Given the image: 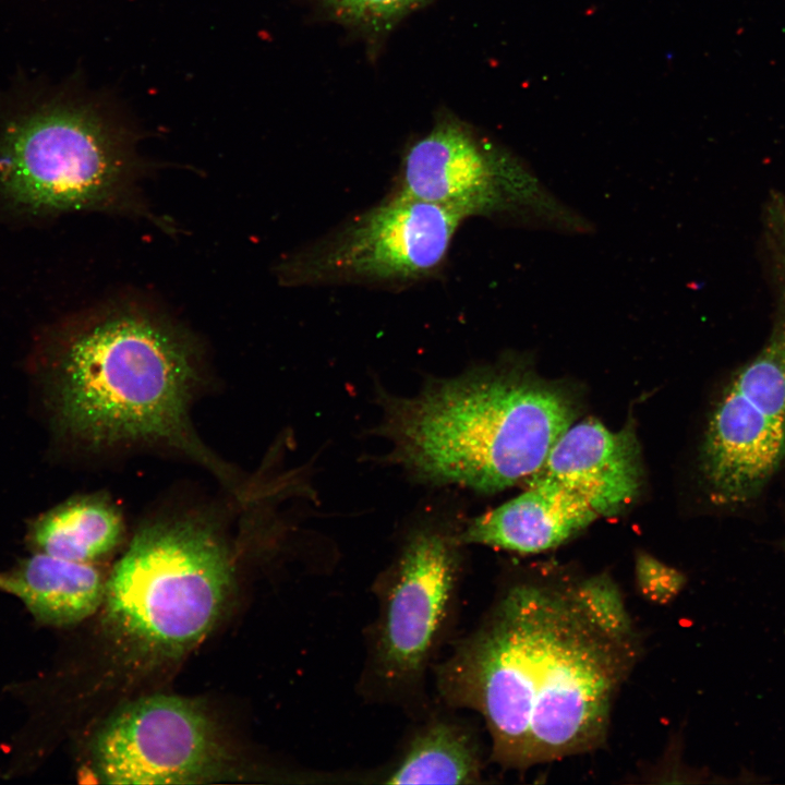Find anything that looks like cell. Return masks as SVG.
I'll use <instances>...</instances> for the list:
<instances>
[{
    "mask_svg": "<svg viewBox=\"0 0 785 785\" xmlns=\"http://www.w3.org/2000/svg\"><path fill=\"white\" fill-rule=\"evenodd\" d=\"M639 651L609 577L526 579L432 671L442 705L481 715L492 759L526 769L602 745Z\"/></svg>",
    "mask_w": 785,
    "mask_h": 785,
    "instance_id": "cell-1",
    "label": "cell"
},
{
    "mask_svg": "<svg viewBox=\"0 0 785 785\" xmlns=\"http://www.w3.org/2000/svg\"><path fill=\"white\" fill-rule=\"evenodd\" d=\"M61 426L87 447H160L240 481L195 434L190 408L200 379L194 337L157 309L119 299L75 315L52 335Z\"/></svg>",
    "mask_w": 785,
    "mask_h": 785,
    "instance_id": "cell-2",
    "label": "cell"
},
{
    "mask_svg": "<svg viewBox=\"0 0 785 785\" xmlns=\"http://www.w3.org/2000/svg\"><path fill=\"white\" fill-rule=\"evenodd\" d=\"M392 459L421 481L492 493L531 478L573 423L561 387L515 366H490L383 399Z\"/></svg>",
    "mask_w": 785,
    "mask_h": 785,
    "instance_id": "cell-3",
    "label": "cell"
},
{
    "mask_svg": "<svg viewBox=\"0 0 785 785\" xmlns=\"http://www.w3.org/2000/svg\"><path fill=\"white\" fill-rule=\"evenodd\" d=\"M232 585L231 554L216 522L160 517L141 527L105 581V623L132 657L176 659L215 627Z\"/></svg>",
    "mask_w": 785,
    "mask_h": 785,
    "instance_id": "cell-4",
    "label": "cell"
},
{
    "mask_svg": "<svg viewBox=\"0 0 785 785\" xmlns=\"http://www.w3.org/2000/svg\"><path fill=\"white\" fill-rule=\"evenodd\" d=\"M143 167L129 130L84 97L55 96L0 126V197L24 213L141 215Z\"/></svg>",
    "mask_w": 785,
    "mask_h": 785,
    "instance_id": "cell-5",
    "label": "cell"
},
{
    "mask_svg": "<svg viewBox=\"0 0 785 785\" xmlns=\"http://www.w3.org/2000/svg\"><path fill=\"white\" fill-rule=\"evenodd\" d=\"M463 546L459 531L418 528L375 579L359 686L365 698L426 711L425 680L454 625Z\"/></svg>",
    "mask_w": 785,
    "mask_h": 785,
    "instance_id": "cell-6",
    "label": "cell"
},
{
    "mask_svg": "<svg viewBox=\"0 0 785 785\" xmlns=\"http://www.w3.org/2000/svg\"><path fill=\"white\" fill-rule=\"evenodd\" d=\"M773 292L769 335L728 378L709 419L701 471L712 500L742 508L785 467V224L762 238Z\"/></svg>",
    "mask_w": 785,
    "mask_h": 785,
    "instance_id": "cell-7",
    "label": "cell"
},
{
    "mask_svg": "<svg viewBox=\"0 0 785 785\" xmlns=\"http://www.w3.org/2000/svg\"><path fill=\"white\" fill-rule=\"evenodd\" d=\"M392 191L464 220L481 217L570 232L590 228L519 156L445 107L404 147Z\"/></svg>",
    "mask_w": 785,
    "mask_h": 785,
    "instance_id": "cell-8",
    "label": "cell"
},
{
    "mask_svg": "<svg viewBox=\"0 0 785 785\" xmlns=\"http://www.w3.org/2000/svg\"><path fill=\"white\" fill-rule=\"evenodd\" d=\"M463 221L438 205L391 191L281 259L276 275L288 287L403 288L444 270Z\"/></svg>",
    "mask_w": 785,
    "mask_h": 785,
    "instance_id": "cell-9",
    "label": "cell"
},
{
    "mask_svg": "<svg viewBox=\"0 0 785 785\" xmlns=\"http://www.w3.org/2000/svg\"><path fill=\"white\" fill-rule=\"evenodd\" d=\"M97 776L107 784H190L225 776L230 756L207 713L170 695L120 709L93 742Z\"/></svg>",
    "mask_w": 785,
    "mask_h": 785,
    "instance_id": "cell-10",
    "label": "cell"
},
{
    "mask_svg": "<svg viewBox=\"0 0 785 785\" xmlns=\"http://www.w3.org/2000/svg\"><path fill=\"white\" fill-rule=\"evenodd\" d=\"M531 478L554 482L600 516L617 514L636 497L641 480L631 427L612 431L595 420L571 424Z\"/></svg>",
    "mask_w": 785,
    "mask_h": 785,
    "instance_id": "cell-11",
    "label": "cell"
},
{
    "mask_svg": "<svg viewBox=\"0 0 785 785\" xmlns=\"http://www.w3.org/2000/svg\"><path fill=\"white\" fill-rule=\"evenodd\" d=\"M599 516L578 495L542 479L530 478L528 488L499 507L470 521L459 540L532 554L554 548Z\"/></svg>",
    "mask_w": 785,
    "mask_h": 785,
    "instance_id": "cell-12",
    "label": "cell"
},
{
    "mask_svg": "<svg viewBox=\"0 0 785 785\" xmlns=\"http://www.w3.org/2000/svg\"><path fill=\"white\" fill-rule=\"evenodd\" d=\"M105 581L92 564L40 552L0 571V591L21 600L36 621L52 627L93 615L102 604Z\"/></svg>",
    "mask_w": 785,
    "mask_h": 785,
    "instance_id": "cell-13",
    "label": "cell"
},
{
    "mask_svg": "<svg viewBox=\"0 0 785 785\" xmlns=\"http://www.w3.org/2000/svg\"><path fill=\"white\" fill-rule=\"evenodd\" d=\"M386 768L369 775L381 784H479L480 744L471 726L445 711L427 714Z\"/></svg>",
    "mask_w": 785,
    "mask_h": 785,
    "instance_id": "cell-14",
    "label": "cell"
},
{
    "mask_svg": "<svg viewBox=\"0 0 785 785\" xmlns=\"http://www.w3.org/2000/svg\"><path fill=\"white\" fill-rule=\"evenodd\" d=\"M124 534L123 518L107 497L72 498L38 517L28 540L36 552L90 564L112 552Z\"/></svg>",
    "mask_w": 785,
    "mask_h": 785,
    "instance_id": "cell-15",
    "label": "cell"
},
{
    "mask_svg": "<svg viewBox=\"0 0 785 785\" xmlns=\"http://www.w3.org/2000/svg\"><path fill=\"white\" fill-rule=\"evenodd\" d=\"M315 17L343 28L377 60L394 31L435 0H302Z\"/></svg>",
    "mask_w": 785,
    "mask_h": 785,
    "instance_id": "cell-16",
    "label": "cell"
},
{
    "mask_svg": "<svg viewBox=\"0 0 785 785\" xmlns=\"http://www.w3.org/2000/svg\"><path fill=\"white\" fill-rule=\"evenodd\" d=\"M635 569L639 591L653 603L671 602L685 584L680 571L648 553L638 554Z\"/></svg>",
    "mask_w": 785,
    "mask_h": 785,
    "instance_id": "cell-17",
    "label": "cell"
}]
</instances>
